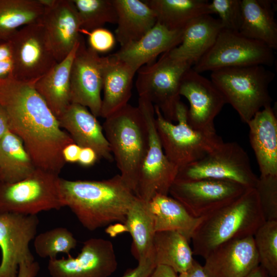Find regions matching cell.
Segmentation results:
<instances>
[{"label":"cell","instance_id":"6da1fadb","mask_svg":"<svg viewBox=\"0 0 277 277\" xmlns=\"http://www.w3.org/2000/svg\"><path fill=\"white\" fill-rule=\"evenodd\" d=\"M0 105L8 115L10 131L22 140L35 167L59 175L66 164L62 150L74 142L33 83L11 75L0 78Z\"/></svg>","mask_w":277,"mask_h":277},{"label":"cell","instance_id":"7a4b0ae2","mask_svg":"<svg viewBox=\"0 0 277 277\" xmlns=\"http://www.w3.org/2000/svg\"><path fill=\"white\" fill-rule=\"evenodd\" d=\"M65 206L82 226L94 231L113 223H125L127 212L136 199L120 174L102 181L60 179Z\"/></svg>","mask_w":277,"mask_h":277},{"label":"cell","instance_id":"3957f363","mask_svg":"<svg viewBox=\"0 0 277 277\" xmlns=\"http://www.w3.org/2000/svg\"><path fill=\"white\" fill-rule=\"evenodd\" d=\"M265 222L254 188H249L238 199L202 217L191 239L193 254L205 259L229 241L253 236Z\"/></svg>","mask_w":277,"mask_h":277},{"label":"cell","instance_id":"277c9868","mask_svg":"<svg viewBox=\"0 0 277 277\" xmlns=\"http://www.w3.org/2000/svg\"><path fill=\"white\" fill-rule=\"evenodd\" d=\"M105 119L103 131L119 174L134 193L148 148L147 123L140 108L129 104Z\"/></svg>","mask_w":277,"mask_h":277},{"label":"cell","instance_id":"5b68a950","mask_svg":"<svg viewBox=\"0 0 277 277\" xmlns=\"http://www.w3.org/2000/svg\"><path fill=\"white\" fill-rule=\"evenodd\" d=\"M265 67H227L211 71L210 80L243 123L247 124L261 109L271 105L269 86L275 75Z\"/></svg>","mask_w":277,"mask_h":277},{"label":"cell","instance_id":"8992f818","mask_svg":"<svg viewBox=\"0 0 277 277\" xmlns=\"http://www.w3.org/2000/svg\"><path fill=\"white\" fill-rule=\"evenodd\" d=\"M155 125L168 160L179 170L204 157L224 141L214 131H203L191 128L187 122V107L180 101L176 107L177 124L167 121L154 107Z\"/></svg>","mask_w":277,"mask_h":277},{"label":"cell","instance_id":"52a82bcc","mask_svg":"<svg viewBox=\"0 0 277 277\" xmlns=\"http://www.w3.org/2000/svg\"><path fill=\"white\" fill-rule=\"evenodd\" d=\"M193 66L190 62L171 57L168 51L162 54L158 60L137 70L135 86L138 97L157 107L167 121L176 122L182 79Z\"/></svg>","mask_w":277,"mask_h":277},{"label":"cell","instance_id":"ba28073f","mask_svg":"<svg viewBox=\"0 0 277 277\" xmlns=\"http://www.w3.org/2000/svg\"><path fill=\"white\" fill-rule=\"evenodd\" d=\"M59 175L36 168L27 178L8 183L0 182V213L36 215L65 206Z\"/></svg>","mask_w":277,"mask_h":277},{"label":"cell","instance_id":"9c48e42d","mask_svg":"<svg viewBox=\"0 0 277 277\" xmlns=\"http://www.w3.org/2000/svg\"><path fill=\"white\" fill-rule=\"evenodd\" d=\"M206 179L229 181L254 188L258 177L243 148L236 142H223L202 159L180 169L175 180Z\"/></svg>","mask_w":277,"mask_h":277},{"label":"cell","instance_id":"30bf717a","mask_svg":"<svg viewBox=\"0 0 277 277\" xmlns=\"http://www.w3.org/2000/svg\"><path fill=\"white\" fill-rule=\"evenodd\" d=\"M274 61L273 50L264 43L222 29L213 46L192 68L201 73L227 67L271 66Z\"/></svg>","mask_w":277,"mask_h":277},{"label":"cell","instance_id":"8fae6325","mask_svg":"<svg viewBox=\"0 0 277 277\" xmlns=\"http://www.w3.org/2000/svg\"><path fill=\"white\" fill-rule=\"evenodd\" d=\"M138 104L148 126L149 145L134 194L148 202L156 195L169 194L179 169L168 160L163 150L155 125L154 106L143 97H138Z\"/></svg>","mask_w":277,"mask_h":277},{"label":"cell","instance_id":"7c38bea8","mask_svg":"<svg viewBox=\"0 0 277 277\" xmlns=\"http://www.w3.org/2000/svg\"><path fill=\"white\" fill-rule=\"evenodd\" d=\"M14 78L34 83L58 62L39 22L19 29L9 39Z\"/></svg>","mask_w":277,"mask_h":277},{"label":"cell","instance_id":"4fadbf2b","mask_svg":"<svg viewBox=\"0 0 277 277\" xmlns=\"http://www.w3.org/2000/svg\"><path fill=\"white\" fill-rule=\"evenodd\" d=\"M249 188L236 182L215 180H175L169 194L193 216H205L240 197Z\"/></svg>","mask_w":277,"mask_h":277},{"label":"cell","instance_id":"5bb4252c","mask_svg":"<svg viewBox=\"0 0 277 277\" xmlns=\"http://www.w3.org/2000/svg\"><path fill=\"white\" fill-rule=\"evenodd\" d=\"M38 223L36 215L0 213V277H17L21 263L34 261L29 243L35 236Z\"/></svg>","mask_w":277,"mask_h":277},{"label":"cell","instance_id":"9a60e30c","mask_svg":"<svg viewBox=\"0 0 277 277\" xmlns=\"http://www.w3.org/2000/svg\"><path fill=\"white\" fill-rule=\"evenodd\" d=\"M117 264L112 242L94 238L83 243L76 257L50 259L47 268L51 277H109Z\"/></svg>","mask_w":277,"mask_h":277},{"label":"cell","instance_id":"2e32d148","mask_svg":"<svg viewBox=\"0 0 277 277\" xmlns=\"http://www.w3.org/2000/svg\"><path fill=\"white\" fill-rule=\"evenodd\" d=\"M104 56L86 45L82 36L70 70L71 103L87 107L100 116Z\"/></svg>","mask_w":277,"mask_h":277},{"label":"cell","instance_id":"e0dca14e","mask_svg":"<svg viewBox=\"0 0 277 277\" xmlns=\"http://www.w3.org/2000/svg\"><path fill=\"white\" fill-rule=\"evenodd\" d=\"M180 94L189 103L187 111L189 125L196 130L215 131L214 119L226 102L211 80L191 67L182 79Z\"/></svg>","mask_w":277,"mask_h":277},{"label":"cell","instance_id":"ac0fdd59","mask_svg":"<svg viewBox=\"0 0 277 277\" xmlns=\"http://www.w3.org/2000/svg\"><path fill=\"white\" fill-rule=\"evenodd\" d=\"M44 8L39 22L58 63L80 42L83 36L80 19L72 0H54Z\"/></svg>","mask_w":277,"mask_h":277},{"label":"cell","instance_id":"d6986e66","mask_svg":"<svg viewBox=\"0 0 277 277\" xmlns=\"http://www.w3.org/2000/svg\"><path fill=\"white\" fill-rule=\"evenodd\" d=\"M204 259L208 277H245L260 265L253 236L224 243Z\"/></svg>","mask_w":277,"mask_h":277},{"label":"cell","instance_id":"ffe728a7","mask_svg":"<svg viewBox=\"0 0 277 277\" xmlns=\"http://www.w3.org/2000/svg\"><path fill=\"white\" fill-rule=\"evenodd\" d=\"M57 120L60 127L67 131L74 143L81 148H92L98 159L114 161L103 126L87 107L71 103Z\"/></svg>","mask_w":277,"mask_h":277},{"label":"cell","instance_id":"44dd1931","mask_svg":"<svg viewBox=\"0 0 277 277\" xmlns=\"http://www.w3.org/2000/svg\"><path fill=\"white\" fill-rule=\"evenodd\" d=\"M184 29L171 30L156 23L140 39L121 47L113 54L137 72L142 67L155 62L159 55L177 46Z\"/></svg>","mask_w":277,"mask_h":277},{"label":"cell","instance_id":"7402d4cb","mask_svg":"<svg viewBox=\"0 0 277 277\" xmlns=\"http://www.w3.org/2000/svg\"><path fill=\"white\" fill-rule=\"evenodd\" d=\"M247 124L260 176H277V118L271 105L256 112Z\"/></svg>","mask_w":277,"mask_h":277},{"label":"cell","instance_id":"603a6c76","mask_svg":"<svg viewBox=\"0 0 277 277\" xmlns=\"http://www.w3.org/2000/svg\"><path fill=\"white\" fill-rule=\"evenodd\" d=\"M136 73L113 54L104 56L100 116L105 118L128 104Z\"/></svg>","mask_w":277,"mask_h":277},{"label":"cell","instance_id":"cb8c5ba5","mask_svg":"<svg viewBox=\"0 0 277 277\" xmlns=\"http://www.w3.org/2000/svg\"><path fill=\"white\" fill-rule=\"evenodd\" d=\"M222 29L219 19L211 14L198 16L187 25L181 43L169 54L173 58L189 61L194 65L213 46Z\"/></svg>","mask_w":277,"mask_h":277},{"label":"cell","instance_id":"d4e9b609","mask_svg":"<svg viewBox=\"0 0 277 277\" xmlns=\"http://www.w3.org/2000/svg\"><path fill=\"white\" fill-rule=\"evenodd\" d=\"M276 2L272 0H242V22L239 32L248 38L277 49Z\"/></svg>","mask_w":277,"mask_h":277},{"label":"cell","instance_id":"484cf974","mask_svg":"<svg viewBox=\"0 0 277 277\" xmlns=\"http://www.w3.org/2000/svg\"><path fill=\"white\" fill-rule=\"evenodd\" d=\"M117 13L116 40L121 47L142 37L157 23L153 10L140 0H112Z\"/></svg>","mask_w":277,"mask_h":277},{"label":"cell","instance_id":"4316f807","mask_svg":"<svg viewBox=\"0 0 277 277\" xmlns=\"http://www.w3.org/2000/svg\"><path fill=\"white\" fill-rule=\"evenodd\" d=\"M79 43L66 57L33 83L34 88L57 118L71 103L70 70Z\"/></svg>","mask_w":277,"mask_h":277},{"label":"cell","instance_id":"83f0119b","mask_svg":"<svg viewBox=\"0 0 277 277\" xmlns=\"http://www.w3.org/2000/svg\"><path fill=\"white\" fill-rule=\"evenodd\" d=\"M148 205L155 232H177L190 241L202 220V217L191 215L179 202L168 195H156Z\"/></svg>","mask_w":277,"mask_h":277},{"label":"cell","instance_id":"f1b7e54d","mask_svg":"<svg viewBox=\"0 0 277 277\" xmlns=\"http://www.w3.org/2000/svg\"><path fill=\"white\" fill-rule=\"evenodd\" d=\"M152 251L156 266H168L177 274L186 271L194 260L189 241L175 231L155 232Z\"/></svg>","mask_w":277,"mask_h":277},{"label":"cell","instance_id":"f546056e","mask_svg":"<svg viewBox=\"0 0 277 277\" xmlns=\"http://www.w3.org/2000/svg\"><path fill=\"white\" fill-rule=\"evenodd\" d=\"M146 3L155 12L157 23L171 30L184 29L196 17L212 14L207 0H149Z\"/></svg>","mask_w":277,"mask_h":277},{"label":"cell","instance_id":"4dcf8cb0","mask_svg":"<svg viewBox=\"0 0 277 277\" xmlns=\"http://www.w3.org/2000/svg\"><path fill=\"white\" fill-rule=\"evenodd\" d=\"M36 169L22 140L8 131L0 140L1 182L20 181L31 175Z\"/></svg>","mask_w":277,"mask_h":277},{"label":"cell","instance_id":"1f68e13d","mask_svg":"<svg viewBox=\"0 0 277 277\" xmlns=\"http://www.w3.org/2000/svg\"><path fill=\"white\" fill-rule=\"evenodd\" d=\"M124 225L132 238L135 259L138 261L148 256L152 252L155 233L148 202L136 197L127 212Z\"/></svg>","mask_w":277,"mask_h":277},{"label":"cell","instance_id":"d6a6232c","mask_svg":"<svg viewBox=\"0 0 277 277\" xmlns=\"http://www.w3.org/2000/svg\"><path fill=\"white\" fill-rule=\"evenodd\" d=\"M44 10L38 0H0V42L9 41L23 27L39 22Z\"/></svg>","mask_w":277,"mask_h":277},{"label":"cell","instance_id":"836d02e7","mask_svg":"<svg viewBox=\"0 0 277 277\" xmlns=\"http://www.w3.org/2000/svg\"><path fill=\"white\" fill-rule=\"evenodd\" d=\"M80 19L83 34L107 24L117 22L116 11L112 0H72Z\"/></svg>","mask_w":277,"mask_h":277},{"label":"cell","instance_id":"e575fe53","mask_svg":"<svg viewBox=\"0 0 277 277\" xmlns=\"http://www.w3.org/2000/svg\"><path fill=\"white\" fill-rule=\"evenodd\" d=\"M260 265L277 276V221H265L253 235Z\"/></svg>","mask_w":277,"mask_h":277},{"label":"cell","instance_id":"d590c367","mask_svg":"<svg viewBox=\"0 0 277 277\" xmlns=\"http://www.w3.org/2000/svg\"><path fill=\"white\" fill-rule=\"evenodd\" d=\"M76 244L73 234L64 227H57L41 233L35 236L33 242L37 254L49 259L56 258L59 253L70 254Z\"/></svg>","mask_w":277,"mask_h":277},{"label":"cell","instance_id":"8d00e7d4","mask_svg":"<svg viewBox=\"0 0 277 277\" xmlns=\"http://www.w3.org/2000/svg\"><path fill=\"white\" fill-rule=\"evenodd\" d=\"M254 188L265 221H277V176H260Z\"/></svg>","mask_w":277,"mask_h":277},{"label":"cell","instance_id":"74e56055","mask_svg":"<svg viewBox=\"0 0 277 277\" xmlns=\"http://www.w3.org/2000/svg\"><path fill=\"white\" fill-rule=\"evenodd\" d=\"M212 14H217L222 28L239 31L242 22V0H212L209 3Z\"/></svg>","mask_w":277,"mask_h":277},{"label":"cell","instance_id":"f35d334b","mask_svg":"<svg viewBox=\"0 0 277 277\" xmlns=\"http://www.w3.org/2000/svg\"><path fill=\"white\" fill-rule=\"evenodd\" d=\"M84 34L88 35V47L98 54L106 53L112 50L116 41L115 35L103 27Z\"/></svg>","mask_w":277,"mask_h":277},{"label":"cell","instance_id":"ab89813d","mask_svg":"<svg viewBox=\"0 0 277 277\" xmlns=\"http://www.w3.org/2000/svg\"><path fill=\"white\" fill-rule=\"evenodd\" d=\"M156 266L152 251L148 256L138 261L136 267L128 269L121 277H149Z\"/></svg>","mask_w":277,"mask_h":277},{"label":"cell","instance_id":"60d3db41","mask_svg":"<svg viewBox=\"0 0 277 277\" xmlns=\"http://www.w3.org/2000/svg\"><path fill=\"white\" fill-rule=\"evenodd\" d=\"M39 268V265L36 261L22 262L18 266L17 277H35Z\"/></svg>","mask_w":277,"mask_h":277},{"label":"cell","instance_id":"b9f144b4","mask_svg":"<svg viewBox=\"0 0 277 277\" xmlns=\"http://www.w3.org/2000/svg\"><path fill=\"white\" fill-rule=\"evenodd\" d=\"M98 159L96 152L91 148H81L77 163L84 167H90Z\"/></svg>","mask_w":277,"mask_h":277},{"label":"cell","instance_id":"7bdbcfd3","mask_svg":"<svg viewBox=\"0 0 277 277\" xmlns=\"http://www.w3.org/2000/svg\"><path fill=\"white\" fill-rule=\"evenodd\" d=\"M81 147L74 143L67 145L62 150V156L65 163H77Z\"/></svg>","mask_w":277,"mask_h":277},{"label":"cell","instance_id":"ee69618b","mask_svg":"<svg viewBox=\"0 0 277 277\" xmlns=\"http://www.w3.org/2000/svg\"><path fill=\"white\" fill-rule=\"evenodd\" d=\"M177 277H208L203 266L194 260L192 265L185 272L179 273Z\"/></svg>","mask_w":277,"mask_h":277},{"label":"cell","instance_id":"f6af8a7d","mask_svg":"<svg viewBox=\"0 0 277 277\" xmlns=\"http://www.w3.org/2000/svg\"><path fill=\"white\" fill-rule=\"evenodd\" d=\"M177 274L171 268L164 266H156L149 277H177Z\"/></svg>","mask_w":277,"mask_h":277},{"label":"cell","instance_id":"bcb514c9","mask_svg":"<svg viewBox=\"0 0 277 277\" xmlns=\"http://www.w3.org/2000/svg\"><path fill=\"white\" fill-rule=\"evenodd\" d=\"M9 131L8 115L5 108L0 105V140Z\"/></svg>","mask_w":277,"mask_h":277},{"label":"cell","instance_id":"7dc6e473","mask_svg":"<svg viewBox=\"0 0 277 277\" xmlns=\"http://www.w3.org/2000/svg\"><path fill=\"white\" fill-rule=\"evenodd\" d=\"M12 50L9 41L0 42V62L11 59Z\"/></svg>","mask_w":277,"mask_h":277},{"label":"cell","instance_id":"c3c4849f","mask_svg":"<svg viewBox=\"0 0 277 277\" xmlns=\"http://www.w3.org/2000/svg\"><path fill=\"white\" fill-rule=\"evenodd\" d=\"M13 64L11 59L0 62V78L7 77L12 73Z\"/></svg>","mask_w":277,"mask_h":277},{"label":"cell","instance_id":"681fc988","mask_svg":"<svg viewBox=\"0 0 277 277\" xmlns=\"http://www.w3.org/2000/svg\"><path fill=\"white\" fill-rule=\"evenodd\" d=\"M245 277H270L266 271L260 265Z\"/></svg>","mask_w":277,"mask_h":277},{"label":"cell","instance_id":"f907efd6","mask_svg":"<svg viewBox=\"0 0 277 277\" xmlns=\"http://www.w3.org/2000/svg\"><path fill=\"white\" fill-rule=\"evenodd\" d=\"M0 182H1V172H0Z\"/></svg>","mask_w":277,"mask_h":277}]
</instances>
